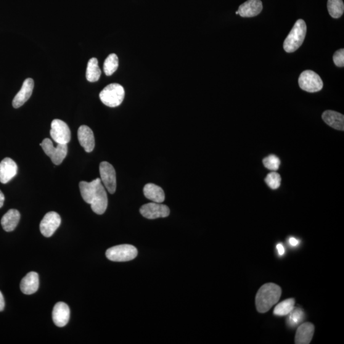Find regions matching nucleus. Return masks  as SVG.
Instances as JSON below:
<instances>
[{
    "label": "nucleus",
    "instance_id": "nucleus-1",
    "mask_svg": "<svg viewBox=\"0 0 344 344\" xmlns=\"http://www.w3.org/2000/svg\"><path fill=\"white\" fill-rule=\"evenodd\" d=\"M79 188L83 200L91 205L94 213L99 215L105 213L108 206V198L101 179L98 178L90 182L81 181Z\"/></svg>",
    "mask_w": 344,
    "mask_h": 344
},
{
    "label": "nucleus",
    "instance_id": "nucleus-2",
    "mask_svg": "<svg viewBox=\"0 0 344 344\" xmlns=\"http://www.w3.org/2000/svg\"><path fill=\"white\" fill-rule=\"evenodd\" d=\"M282 290L274 283H268L259 288L256 296V306L259 313H265L279 300Z\"/></svg>",
    "mask_w": 344,
    "mask_h": 344
},
{
    "label": "nucleus",
    "instance_id": "nucleus-3",
    "mask_svg": "<svg viewBox=\"0 0 344 344\" xmlns=\"http://www.w3.org/2000/svg\"><path fill=\"white\" fill-rule=\"evenodd\" d=\"M307 33V26L305 21L298 20L294 25L284 42V51L292 53L300 48L303 43Z\"/></svg>",
    "mask_w": 344,
    "mask_h": 344
},
{
    "label": "nucleus",
    "instance_id": "nucleus-4",
    "mask_svg": "<svg viewBox=\"0 0 344 344\" xmlns=\"http://www.w3.org/2000/svg\"><path fill=\"white\" fill-rule=\"evenodd\" d=\"M125 91L120 84L113 83L106 86L100 93L103 104L110 107H116L123 102Z\"/></svg>",
    "mask_w": 344,
    "mask_h": 344
},
{
    "label": "nucleus",
    "instance_id": "nucleus-5",
    "mask_svg": "<svg viewBox=\"0 0 344 344\" xmlns=\"http://www.w3.org/2000/svg\"><path fill=\"white\" fill-rule=\"evenodd\" d=\"M138 255V251L133 245L123 244L110 247L106 251V256L109 260L125 262L133 260Z\"/></svg>",
    "mask_w": 344,
    "mask_h": 344
},
{
    "label": "nucleus",
    "instance_id": "nucleus-6",
    "mask_svg": "<svg viewBox=\"0 0 344 344\" xmlns=\"http://www.w3.org/2000/svg\"><path fill=\"white\" fill-rule=\"evenodd\" d=\"M298 84L301 89L309 92H318L323 87L321 78L312 70L303 71L299 77Z\"/></svg>",
    "mask_w": 344,
    "mask_h": 344
},
{
    "label": "nucleus",
    "instance_id": "nucleus-7",
    "mask_svg": "<svg viewBox=\"0 0 344 344\" xmlns=\"http://www.w3.org/2000/svg\"><path fill=\"white\" fill-rule=\"evenodd\" d=\"M46 154L51 159L55 165H60L65 160L68 153L67 144H58L54 147L51 140L46 139L40 144Z\"/></svg>",
    "mask_w": 344,
    "mask_h": 344
},
{
    "label": "nucleus",
    "instance_id": "nucleus-8",
    "mask_svg": "<svg viewBox=\"0 0 344 344\" xmlns=\"http://www.w3.org/2000/svg\"><path fill=\"white\" fill-rule=\"evenodd\" d=\"M100 174L103 186L110 194L116 192L117 182L114 168L107 161H103L100 165Z\"/></svg>",
    "mask_w": 344,
    "mask_h": 344
},
{
    "label": "nucleus",
    "instance_id": "nucleus-9",
    "mask_svg": "<svg viewBox=\"0 0 344 344\" xmlns=\"http://www.w3.org/2000/svg\"><path fill=\"white\" fill-rule=\"evenodd\" d=\"M50 134L57 144H67L71 139V132L67 124L60 120H53Z\"/></svg>",
    "mask_w": 344,
    "mask_h": 344
},
{
    "label": "nucleus",
    "instance_id": "nucleus-10",
    "mask_svg": "<svg viewBox=\"0 0 344 344\" xmlns=\"http://www.w3.org/2000/svg\"><path fill=\"white\" fill-rule=\"evenodd\" d=\"M140 212L144 218L149 219L166 218L170 215V213L168 206L155 202L147 203L142 206Z\"/></svg>",
    "mask_w": 344,
    "mask_h": 344
},
{
    "label": "nucleus",
    "instance_id": "nucleus-11",
    "mask_svg": "<svg viewBox=\"0 0 344 344\" xmlns=\"http://www.w3.org/2000/svg\"><path fill=\"white\" fill-rule=\"evenodd\" d=\"M62 223L61 217L55 212L47 213L40 224L42 234L46 237H51Z\"/></svg>",
    "mask_w": 344,
    "mask_h": 344
},
{
    "label": "nucleus",
    "instance_id": "nucleus-12",
    "mask_svg": "<svg viewBox=\"0 0 344 344\" xmlns=\"http://www.w3.org/2000/svg\"><path fill=\"white\" fill-rule=\"evenodd\" d=\"M17 165L11 158L4 159L0 163V182L7 184L17 174Z\"/></svg>",
    "mask_w": 344,
    "mask_h": 344
},
{
    "label": "nucleus",
    "instance_id": "nucleus-13",
    "mask_svg": "<svg viewBox=\"0 0 344 344\" xmlns=\"http://www.w3.org/2000/svg\"><path fill=\"white\" fill-rule=\"evenodd\" d=\"M34 88V81L32 79H26L24 82L22 87L13 100L12 105L15 108L23 106L28 101L32 94Z\"/></svg>",
    "mask_w": 344,
    "mask_h": 344
},
{
    "label": "nucleus",
    "instance_id": "nucleus-14",
    "mask_svg": "<svg viewBox=\"0 0 344 344\" xmlns=\"http://www.w3.org/2000/svg\"><path fill=\"white\" fill-rule=\"evenodd\" d=\"M70 311L67 304L58 302L55 304L52 311V319L58 327H63L68 324L70 319Z\"/></svg>",
    "mask_w": 344,
    "mask_h": 344
},
{
    "label": "nucleus",
    "instance_id": "nucleus-15",
    "mask_svg": "<svg viewBox=\"0 0 344 344\" xmlns=\"http://www.w3.org/2000/svg\"><path fill=\"white\" fill-rule=\"evenodd\" d=\"M78 140L79 143L87 152H91L95 146L93 132L89 127L83 125L78 129Z\"/></svg>",
    "mask_w": 344,
    "mask_h": 344
},
{
    "label": "nucleus",
    "instance_id": "nucleus-16",
    "mask_svg": "<svg viewBox=\"0 0 344 344\" xmlns=\"http://www.w3.org/2000/svg\"><path fill=\"white\" fill-rule=\"evenodd\" d=\"M263 4L260 0H248L239 8V14L242 17H253L260 14Z\"/></svg>",
    "mask_w": 344,
    "mask_h": 344
},
{
    "label": "nucleus",
    "instance_id": "nucleus-17",
    "mask_svg": "<svg viewBox=\"0 0 344 344\" xmlns=\"http://www.w3.org/2000/svg\"><path fill=\"white\" fill-rule=\"evenodd\" d=\"M39 288V277L36 272H30L21 280V290L25 295H32L37 292Z\"/></svg>",
    "mask_w": 344,
    "mask_h": 344
},
{
    "label": "nucleus",
    "instance_id": "nucleus-18",
    "mask_svg": "<svg viewBox=\"0 0 344 344\" xmlns=\"http://www.w3.org/2000/svg\"><path fill=\"white\" fill-rule=\"evenodd\" d=\"M315 328L311 322H305L298 327L295 335L296 344H309L313 337Z\"/></svg>",
    "mask_w": 344,
    "mask_h": 344
},
{
    "label": "nucleus",
    "instance_id": "nucleus-19",
    "mask_svg": "<svg viewBox=\"0 0 344 344\" xmlns=\"http://www.w3.org/2000/svg\"><path fill=\"white\" fill-rule=\"evenodd\" d=\"M322 120L328 125L337 130H344V116L333 110H327L322 113Z\"/></svg>",
    "mask_w": 344,
    "mask_h": 344
},
{
    "label": "nucleus",
    "instance_id": "nucleus-20",
    "mask_svg": "<svg viewBox=\"0 0 344 344\" xmlns=\"http://www.w3.org/2000/svg\"><path fill=\"white\" fill-rule=\"evenodd\" d=\"M20 212L15 209H10L2 217L1 224L3 228L7 232L14 231L20 222Z\"/></svg>",
    "mask_w": 344,
    "mask_h": 344
},
{
    "label": "nucleus",
    "instance_id": "nucleus-21",
    "mask_svg": "<svg viewBox=\"0 0 344 344\" xmlns=\"http://www.w3.org/2000/svg\"><path fill=\"white\" fill-rule=\"evenodd\" d=\"M145 197L152 202L155 203H162L165 201V192L161 187L155 184L149 183L144 187Z\"/></svg>",
    "mask_w": 344,
    "mask_h": 344
},
{
    "label": "nucleus",
    "instance_id": "nucleus-22",
    "mask_svg": "<svg viewBox=\"0 0 344 344\" xmlns=\"http://www.w3.org/2000/svg\"><path fill=\"white\" fill-rule=\"evenodd\" d=\"M102 71L99 66V62L97 58L90 59L86 70V79L90 83H94L99 80Z\"/></svg>",
    "mask_w": 344,
    "mask_h": 344
},
{
    "label": "nucleus",
    "instance_id": "nucleus-23",
    "mask_svg": "<svg viewBox=\"0 0 344 344\" xmlns=\"http://www.w3.org/2000/svg\"><path fill=\"white\" fill-rule=\"evenodd\" d=\"M295 300L294 298H289L282 301L275 307L274 314L277 316H288L295 308Z\"/></svg>",
    "mask_w": 344,
    "mask_h": 344
},
{
    "label": "nucleus",
    "instance_id": "nucleus-24",
    "mask_svg": "<svg viewBox=\"0 0 344 344\" xmlns=\"http://www.w3.org/2000/svg\"><path fill=\"white\" fill-rule=\"evenodd\" d=\"M327 7L330 15L333 18H339L343 14L344 4L342 0H328Z\"/></svg>",
    "mask_w": 344,
    "mask_h": 344
},
{
    "label": "nucleus",
    "instance_id": "nucleus-25",
    "mask_svg": "<svg viewBox=\"0 0 344 344\" xmlns=\"http://www.w3.org/2000/svg\"><path fill=\"white\" fill-rule=\"evenodd\" d=\"M119 66V59L118 55L116 54H111L106 58L103 65V71L106 75H112L116 70H118Z\"/></svg>",
    "mask_w": 344,
    "mask_h": 344
},
{
    "label": "nucleus",
    "instance_id": "nucleus-26",
    "mask_svg": "<svg viewBox=\"0 0 344 344\" xmlns=\"http://www.w3.org/2000/svg\"><path fill=\"white\" fill-rule=\"evenodd\" d=\"M288 315H289L288 323L291 327H293L302 322L304 317H305V313L300 308H294L293 311Z\"/></svg>",
    "mask_w": 344,
    "mask_h": 344
},
{
    "label": "nucleus",
    "instance_id": "nucleus-27",
    "mask_svg": "<svg viewBox=\"0 0 344 344\" xmlns=\"http://www.w3.org/2000/svg\"><path fill=\"white\" fill-rule=\"evenodd\" d=\"M264 181L271 189H277L279 188L281 184V177L277 172L273 171L267 175Z\"/></svg>",
    "mask_w": 344,
    "mask_h": 344
},
{
    "label": "nucleus",
    "instance_id": "nucleus-28",
    "mask_svg": "<svg viewBox=\"0 0 344 344\" xmlns=\"http://www.w3.org/2000/svg\"><path fill=\"white\" fill-rule=\"evenodd\" d=\"M263 163L267 169L275 171L279 170L280 165V160L277 156L272 155L264 158Z\"/></svg>",
    "mask_w": 344,
    "mask_h": 344
},
{
    "label": "nucleus",
    "instance_id": "nucleus-29",
    "mask_svg": "<svg viewBox=\"0 0 344 344\" xmlns=\"http://www.w3.org/2000/svg\"><path fill=\"white\" fill-rule=\"evenodd\" d=\"M333 62L338 67H343L344 66V49H340L335 52L333 57Z\"/></svg>",
    "mask_w": 344,
    "mask_h": 344
},
{
    "label": "nucleus",
    "instance_id": "nucleus-30",
    "mask_svg": "<svg viewBox=\"0 0 344 344\" xmlns=\"http://www.w3.org/2000/svg\"><path fill=\"white\" fill-rule=\"evenodd\" d=\"M277 250L280 256H283L285 253V249L282 243H278L277 245Z\"/></svg>",
    "mask_w": 344,
    "mask_h": 344
},
{
    "label": "nucleus",
    "instance_id": "nucleus-31",
    "mask_svg": "<svg viewBox=\"0 0 344 344\" xmlns=\"http://www.w3.org/2000/svg\"><path fill=\"white\" fill-rule=\"evenodd\" d=\"M289 243L290 245L293 246V247H296V246L299 245V243H300V241L295 239V238L291 237L289 239Z\"/></svg>",
    "mask_w": 344,
    "mask_h": 344
},
{
    "label": "nucleus",
    "instance_id": "nucleus-32",
    "mask_svg": "<svg viewBox=\"0 0 344 344\" xmlns=\"http://www.w3.org/2000/svg\"><path fill=\"white\" fill-rule=\"evenodd\" d=\"M5 305V299L2 293L0 292V312L4 311Z\"/></svg>",
    "mask_w": 344,
    "mask_h": 344
},
{
    "label": "nucleus",
    "instance_id": "nucleus-33",
    "mask_svg": "<svg viewBox=\"0 0 344 344\" xmlns=\"http://www.w3.org/2000/svg\"><path fill=\"white\" fill-rule=\"evenodd\" d=\"M5 201V196L4 193L1 192L0 190V208H2L3 205H4Z\"/></svg>",
    "mask_w": 344,
    "mask_h": 344
},
{
    "label": "nucleus",
    "instance_id": "nucleus-34",
    "mask_svg": "<svg viewBox=\"0 0 344 344\" xmlns=\"http://www.w3.org/2000/svg\"><path fill=\"white\" fill-rule=\"evenodd\" d=\"M236 14L237 15L239 14V12H238V11L236 12Z\"/></svg>",
    "mask_w": 344,
    "mask_h": 344
}]
</instances>
